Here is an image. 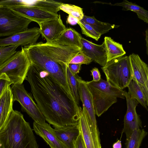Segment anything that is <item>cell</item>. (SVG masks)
<instances>
[{"instance_id":"34","label":"cell","mask_w":148,"mask_h":148,"mask_svg":"<svg viewBox=\"0 0 148 148\" xmlns=\"http://www.w3.org/2000/svg\"><path fill=\"white\" fill-rule=\"evenodd\" d=\"M82 64H78L69 63L68 66L71 73L74 75L79 73Z\"/></svg>"},{"instance_id":"6","label":"cell","mask_w":148,"mask_h":148,"mask_svg":"<svg viewBox=\"0 0 148 148\" xmlns=\"http://www.w3.org/2000/svg\"><path fill=\"white\" fill-rule=\"evenodd\" d=\"M110 84L123 90L127 87L133 78L129 56H123L106 63L101 68Z\"/></svg>"},{"instance_id":"16","label":"cell","mask_w":148,"mask_h":148,"mask_svg":"<svg viewBox=\"0 0 148 148\" xmlns=\"http://www.w3.org/2000/svg\"><path fill=\"white\" fill-rule=\"evenodd\" d=\"M81 51L92 61L103 66L107 63V56L103 42L100 45L96 44L82 37Z\"/></svg>"},{"instance_id":"30","label":"cell","mask_w":148,"mask_h":148,"mask_svg":"<svg viewBox=\"0 0 148 148\" xmlns=\"http://www.w3.org/2000/svg\"><path fill=\"white\" fill-rule=\"evenodd\" d=\"M77 24L81 27L82 33L86 36L94 39L96 41H98L100 38L101 35L89 25L81 21H79Z\"/></svg>"},{"instance_id":"18","label":"cell","mask_w":148,"mask_h":148,"mask_svg":"<svg viewBox=\"0 0 148 148\" xmlns=\"http://www.w3.org/2000/svg\"><path fill=\"white\" fill-rule=\"evenodd\" d=\"M78 125L85 148H101V143L96 140L92 134L86 112L83 107L80 113Z\"/></svg>"},{"instance_id":"9","label":"cell","mask_w":148,"mask_h":148,"mask_svg":"<svg viewBox=\"0 0 148 148\" xmlns=\"http://www.w3.org/2000/svg\"><path fill=\"white\" fill-rule=\"evenodd\" d=\"M46 55L58 62L68 65L81 49L58 44L40 42L34 44Z\"/></svg>"},{"instance_id":"3","label":"cell","mask_w":148,"mask_h":148,"mask_svg":"<svg viewBox=\"0 0 148 148\" xmlns=\"http://www.w3.org/2000/svg\"><path fill=\"white\" fill-rule=\"evenodd\" d=\"M23 48L31 64L48 73L73 98L66 76L65 67L67 65L57 62L47 56L34 44L24 46Z\"/></svg>"},{"instance_id":"1","label":"cell","mask_w":148,"mask_h":148,"mask_svg":"<svg viewBox=\"0 0 148 148\" xmlns=\"http://www.w3.org/2000/svg\"><path fill=\"white\" fill-rule=\"evenodd\" d=\"M25 79L49 124L55 128L78 124L82 108L48 73L31 64Z\"/></svg>"},{"instance_id":"14","label":"cell","mask_w":148,"mask_h":148,"mask_svg":"<svg viewBox=\"0 0 148 148\" xmlns=\"http://www.w3.org/2000/svg\"><path fill=\"white\" fill-rule=\"evenodd\" d=\"M8 8L18 15L35 22L38 25L43 22L57 18L59 16L57 13L31 6H21Z\"/></svg>"},{"instance_id":"24","label":"cell","mask_w":148,"mask_h":148,"mask_svg":"<svg viewBox=\"0 0 148 148\" xmlns=\"http://www.w3.org/2000/svg\"><path fill=\"white\" fill-rule=\"evenodd\" d=\"M63 3L51 0H28V6L51 12L57 13Z\"/></svg>"},{"instance_id":"17","label":"cell","mask_w":148,"mask_h":148,"mask_svg":"<svg viewBox=\"0 0 148 148\" xmlns=\"http://www.w3.org/2000/svg\"><path fill=\"white\" fill-rule=\"evenodd\" d=\"M33 128L35 133L41 137L51 148H68L57 136L50 124L46 123L40 124L34 121Z\"/></svg>"},{"instance_id":"29","label":"cell","mask_w":148,"mask_h":148,"mask_svg":"<svg viewBox=\"0 0 148 148\" xmlns=\"http://www.w3.org/2000/svg\"><path fill=\"white\" fill-rule=\"evenodd\" d=\"M60 9L77 18L79 21L82 19L84 15L82 8L74 5L63 3L60 5Z\"/></svg>"},{"instance_id":"37","label":"cell","mask_w":148,"mask_h":148,"mask_svg":"<svg viewBox=\"0 0 148 148\" xmlns=\"http://www.w3.org/2000/svg\"><path fill=\"white\" fill-rule=\"evenodd\" d=\"M10 85V82L8 80L0 78V97L6 87L8 85Z\"/></svg>"},{"instance_id":"22","label":"cell","mask_w":148,"mask_h":148,"mask_svg":"<svg viewBox=\"0 0 148 148\" xmlns=\"http://www.w3.org/2000/svg\"><path fill=\"white\" fill-rule=\"evenodd\" d=\"M103 42L107 56V62L121 57L126 54L122 45L115 41L111 37L105 36Z\"/></svg>"},{"instance_id":"40","label":"cell","mask_w":148,"mask_h":148,"mask_svg":"<svg viewBox=\"0 0 148 148\" xmlns=\"http://www.w3.org/2000/svg\"><path fill=\"white\" fill-rule=\"evenodd\" d=\"M147 30H146V39L147 40V34H148V33H147Z\"/></svg>"},{"instance_id":"26","label":"cell","mask_w":148,"mask_h":148,"mask_svg":"<svg viewBox=\"0 0 148 148\" xmlns=\"http://www.w3.org/2000/svg\"><path fill=\"white\" fill-rule=\"evenodd\" d=\"M128 92L131 97L136 99L144 108L148 111V101H147L140 86L132 80L127 86Z\"/></svg>"},{"instance_id":"12","label":"cell","mask_w":148,"mask_h":148,"mask_svg":"<svg viewBox=\"0 0 148 148\" xmlns=\"http://www.w3.org/2000/svg\"><path fill=\"white\" fill-rule=\"evenodd\" d=\"M133 73L132 80L140 86L148 101V66L137 54L129 56Z\"/></svg>"},{"instance_id":"21","label":"cell","mask_w":148,"mask_h":148,"mask_svg":"<svg viewBox=\"0 0 148 148\" xmlns=\"http://www.w3.org/2000/svg\"><path fill=\"white\" fill-rule=\"evenodd\" d=\"M82 37L81 34L74 29L66 28L57 39L51 43L82 49Z\"/></svg>"},{"instance_id":"20","label":"cell","mask_w":148,"mask_h":148,"mask_svg":"<svg viewBox=\"0 0 148 148\" xmlns=\"http://www.w3.org/2000/svg\"><path fill=\"white\" fill-rule=\"evenodd\" d=\"M54 130L57 136L68 148H74V142L79 134L78 124L55 128Z\"/></svg>"},{"instance_id":"4","label":"cell","mask_w":148,"mask_h":148,"mask_svg":"<svg viewBox=\"0 0 148 148\" xmlns=\"http://www.w3.org/2000/svg\"><path fill=\"white\" fill-rule=\"evenodd\" d=\"M86 84L92 95L95 115L98 117L116 103L117 98H125L124 90L102 78L98 82L87 81Z\"/></svg>"},{"instance_id":"2","label":"cell","mask_w":148,"mask_h":148,"mask_svg":"<svg viewBox=\"0 0 148 148\" xmlns=\"http://www.w3.org/2000/svg\"><path fill=\"white\" fill-rule=\"evenodd\" d=\"M1 148H39L29 123L20 112L12 111L0 130Z\"/></svg>"},{"instance_id":"7","label":"cell","mask_w":148,"mask_h":148,"mask_svg":"<svg viewBox=\"0 0 148 148\" xmlns=\"http://www.w3.org/2000/svg\"><path fill=\"white\" fill-rule=\"evenodd\" d=\"M32 21L8 8H0V37H8L26 30Z\"/></svg>"},{"instance_id":"5","label":"cell","mask_w":148,"mask_h":148,"mask_svg":"<svg viewBox=\"0 0 148 148\" xmlns=\"http://www.w3.org/2000/svg\"><path fill=\"white\" fill-rule=\"evenodd\" d=\"M31 64L26 52L22 47L20 51L0 65V78L8 80L10 85L23 84Z\"/></svg>"},{"instance_id":"31","label":"cell","mask_w":148,"mask_h":148,"mask_svg":"<svg viewBox=\"0 0 148 148\" xmlns=\"http://www.w3.org/2000/svg\"><path fill=\"white\" fill-rule=\"evenodd\" d=\"M18 46L0 47V65L14 54Z\"/></svg>"},{"instance_id":"19","label":"cell","mask_w":148,"mask_h":148,"mask_svg":"<svg viewBox=\"0 0 148 148\" xmlns=\"http://www.w3.org/2000/svg\"><path fill=\"white\" fill-rule=\"evenodd\" d=\"M14 102L10 85H8L0 97V130L8 119L13 110Z\"/></svg>"},{"instance_id":"36","label":"cell","mask_w":148,"mask_h":148,"mask_svg":"<svg viewBox=\"0 0 148 148\" xmlns=\"http://www.w3.org/2000/svg\"><path fill=\"white\" fill-rule=\"evenodd\" d=\"M93 79L92 81L98 82L100 80L101 78V75L98 69L95 67L90 70Z\"/></svg>"},{"instance_id":"13","label":"cell","mask_w":148,"mask_h":148,"mask_svg":"<svg viewBox=\"0 0 148 148\" xmlns=\"http://www.w3.org/2000/svg\"><path fill=\"white\" fill-rule=\"evenodd\" d=\"M41 34L40 28L28 29L3 38L0 39V47L10 46H25L36 43Z\"/></svg>"},{"instance_id":"10","label":"cell","mask_w":148,"mask_h":148,"mask_svg":"<svg viewBox=\"0 0 148 148\" xmlns=\"http://www.w3.org/2000/svg\"><path fill=\"white\" fill-rule=\"evenodd\" d=\"M78 92L80 99L85 109L92 132L97 140L100 143L92 98L86 82L80 77L78 79Z\"/></svg>"},{"instance_id":"15","label":"cell","mask_w":148,"mask_h":148,"mask_svg":"<svg viewBox=\"0 0 148 148\" xmlns=\"http://www.w3.org/2000/svg\"><path fill=\"white\" fill-rule=\"evenodd\" d=\"M39 25L42 37L48 43L57 39L66 28L60 14L57 18L44 21Z\"/></svg>"},{"instance_id":"27","label":"cell","mask_w":148,"mask_h":148,"mask_svg":"<svg viewBox=\"0 0 148 148\" xmlns=\"http://www.w3.org/2000/svg\"><path fill=\"white\" fill-rule=\"evenodd\" d=\"M65 71L69 85L72 95L76 103L79 105L80 98L78 92V79L80 77L77 74L74 75L66 65Z\"/></svg>"},{"instance_id":"35","label":"cell","mask_w":148,"mask_h":148,"mask_svg":"<svg viewBox=\"0 0 148 148\" xmlns=\"http://www.w3.org/2000/svg\"><path fill=\"white\" fill-rule=\"evenodd\" d=\"M74 148H85L82 135L79 132V134L75 140Z\"/></svg>"},{"instance_id":"38","label":"cell","mask_w":148,"mask_h":148,"mask_svg":"<svg viewBox=\"0 0 148 148\" xmlns=\"http://www.w3.org/2000/svg\"><path fill=\"white\" fill-rule=\"evenodd\" d=\"M79 21L77 18L69 15L67 18L66 22L71 25H74L77 24Z\"/></svg>"},{"instance_id":"8","label":"cell","mask_w":148,"mask_h":148,"mask_svg":"<svg viewBox=\"0 0 148 148\" xmlns=\"http://www.w3.org/2000/svg\"><path fill=\"white\" fill-rule=\"evenodd\" d=\"M11 89L14 102L18 101L23 111L26 112L34 121L40 124L46 123L45 118L37 104L23 84H13Z\"/></svg>"},{"instance_id":"28","label":"cell","mask_w":148,"mask_h":148,"mask_svg":"<svg viewBox=\"0 0 148 148\" xmlns=\"http://www.w3.org/2000/svg\"><path fill=\"white\" fill-rule=\"evenodd\" d=\"M147 134L144 129L134 130L129 138L126 139L125 148H139L142 141Z\"/></svg>"},{"instance_id":"23","label":"cell","mask_w":148,"mask_h":148,"mask_svg":"<svg viewBox=\"0 0 148 148\" xmlns=\"http://www.w3.org/2000/svg\"><path fill=\"white\" fill-rule=\"evenodd\" d=\"M81 21L91 26L101 35L108 32L111 29L117 28L119 26L114 24L99 21L94 16H90L84 15Z\"/></svg>"},{"instance_id":"33","label":"cell","mask_w":148,"mask_h":148,"mask_svg":"<svg viewBox=\"0 0 148 148\" xmlns=\"http://www.w3.org/2000/svg\"><path fill=\"white\" fill-rule=\"evenodd\" d=\"M92 60L81 51L74 56L69 63L88 64Z\"/></svg>"},{"instance_id":"32","label":"cell","mask_w":148,"mask_h":148,"mask_svg":"<svg viewBox=\"0 0 148 148\" xmlns=\"http://www.w3.org/2000/svg\"><path fill=\"white\" fill-rule=\"evenodd\" d=\"M27 0H6L0 1V8H9L16 6H27Z\"/></svg>"},{"instance_id":"11","label":"cell","mask_w":148,"mask_h":148,"mask_svg":"<svg viewBox=\"0 0 148 148\" xmlns=\"http://www.w3.org/2000/svg\"><path fill=\"white\" fill-rule=\"evenodd\" d=\"M124 95L126 100L127 110L124 116L122 132L125 134L127 139L134 130L142 128V124L140 117L136 110L138 102L131 97L125 90H124Z\"/></svg>"},{"instance_id":"25","label":"cell","mask_w":148,"mask_h":148,"mask_svg":"<svg viewBox=\"0 0 148 148\" xmlns=\"http://www.w3.org/2000/svg\"><path fill=\"white\" fill-rule=\"evenodd\" d=\"M123 7V10H130L136 12L140 19L146 23H148V12L139 5L126 0H124L122 2L117 3L113 5Z\"/></svg>"},{"instance_id":"39","label":"cell","mask_w":148,"mask_h":148,"mask_svg":"<svg viewBox=\"0 0 148 148\" xmlns=\"http://www.w3.org/2000/svg\"><path fill=\"white\" fill-rule=\"evenodd\" d=\"M113 148H122L121 141L120 140H118L114 143L112 146Z\"/></svg>"}]
</instances>
